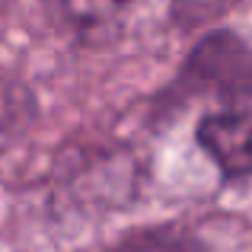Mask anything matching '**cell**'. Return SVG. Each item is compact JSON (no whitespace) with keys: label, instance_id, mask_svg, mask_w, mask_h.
I'll return each instance as SVG.
<instances>
[{"label":"cell","instance_id":"277c9868","mask_svg":"<svg viewBox=\"0 0 252 252\" xmlns=\"http://www.w3.org/2000/svg\"><path fill=\"white\" fill-rule=\"evenodd\" d=\"M233 3L236 0H172L169 16L179 29H198V26L220 19Z\"/></svg>","mask_w":252,"mask_h":252},{"label":"cell","instance_id":"6da1fadb","mask_svg":"<svg viewBox=\"0 0 252 252\" xmlns=\"http://www.w3.org/2000/svg\"><path fill=\"white\" fill-rule=\"evenodd\" d=\"M198 141L227 179H252V86L198 125Z\"/></svg>","mask_w":252,"mask_h":252},{"label":"cell","instance_id":"7a4b0ae2","mask_svg":"<svg viewBox=\"0 0 252 252\" xmlns=\"http://www.w3.org/2000/svg\"><path fill=\"white\" fill-rule=\"evenodd\" d=\"M134 0H55V10L70 29L77 32H102L125 16Z\"/></svg>","mask_w":252,"mask_h":252},{"label":"cell","instance_id":"5b68a950","mask_svg":"<svg viewBox=\"0 0 252 252\" xmlns=\"http://www.w3.org/2000/svg\"><path fill=\"white\" fill-rule=\"evenodd\" d=\"M115 252H201V246L182 230H150L128 240Z\"/></svg>","mask_w":252,"mask_h":252},{"label":"cell","instance_id":"3957f363","mask_svg":"<svg viewBox=\"0 0 252 252\" xmlns=\"http://www.w3.org/2000/svg\"><path fill=\"white\" fill-rule=\"evenodd\" d=\"M35 118V99L23 83L0 80V150L10 147Z\"/></svg>","mask_w":252,"mask_h":252}]
</instances>
